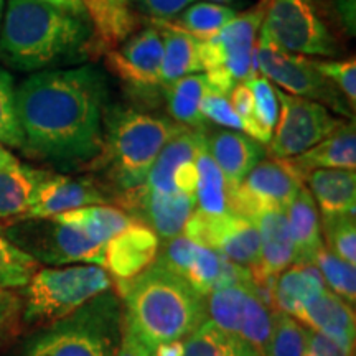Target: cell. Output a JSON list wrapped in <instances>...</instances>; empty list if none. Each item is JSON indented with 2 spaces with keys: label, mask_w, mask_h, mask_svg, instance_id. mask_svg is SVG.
I'll return each mask as SVG.
<instances>
[{
  "label": "cell",
  "mask_w": 356,
  "mask_h": 356,
  "mask_svg": "<svg viewBox=\"0 0 356 356\" xmlns=\"http://www.w3.org/2000/svg\"><path fill=\"white\" fill-rule=\"evenodd\" d=\"M200 113H202L204 121H211L218 126L228 129H239L244 132V124L239 115L231 108L228 96L220 95V92L210 91L208 88L207 95L203 96L202 104H200Z\"/></svg>",
  "instance_id": "obj_42"
},
{
  "label": "cell",
  "mask_w": 356,
  "mask_h": 356,
  "mask_svg": "<svg viewBox=\"0 0 356 356\" xmlns=\"http://www.w3.org/2000/svg\"><path fill=\"white\" fill-rule=\"evenodd\" d=\"M210 2H215V3H222V6H226V3H238L239 0H210Z\"/></svg>",
  "instance_id": "obj_51"
},
{
  "label": "cell",
  "mask_w": 356,
  "mask_h": 356,
  "mask_svg": "<svg viewBox=\"0 0 356 356\" xmlns=\"http://www.w3.org/2000/svg\"><path fill=\"white\" fill-rule=\"evenodd\" d=\"M315 68L323 74L341 95L348 101L351 109L356 102V60L355 56L348 60H314Z\"/></svg>",
  "instance_id": "obj_41"
},
{
  "label": "cell",
  "mask_w": 356,
  "mask_h": 356,
  "mask_svg": "<svg viewBox=\"0 0 356 356\" xmlns=\"http://www.w3.org/2000/svg\"><path fill=\"white\" fill-rule=\"evenodd\" d=\"M304 186V173L292 159H262L239 185L231 186L229 210L254 221L261 213L286 210Z\"/></svg>",
  "instance_id": "obj_11"
},
{
  "label": "cell",
  "mask_w": 356,
  "mask_h": 356,
  "mask_svg": "<svg viewBox=\"0 0 356 356\" xmlns=\"http://www.w3.org/2000/svg\"><path fill=\"white\" fill-rule=\"evenodd\" d=\"M222 254L213 251L210 248H204L200 244L197 254L184 275V279L190 284L195 292L202 297H207L216 289L218 277L221 273Z\"/></svg>",
  "instance_id": "obj_39"
},
{
  "label": "cell",
  "mask_w": 356,
  "mask_h": 356,
  "mask_svg": "<svg viewBox=\"0 0 356 356\" xmlns=\"http://www.w3.org/2000/svg\"><path fill=\"white\" fill-rule=\"evenodd\" d=\"M114 356H154V350L147 346L136 333H132L124 325L121 343H119Z\"/></svg>",
  "instance_id": "obj_46"
},
{
  "label": "cell",
  "mask_w": 356,
  "mask_h": 356,
  "mask_svg": "<svg viewBox=\"0 0 356 356\" xmlns=\"http://www.w3.org/2000/svg\"><path fill=\"white\" fill-rule=\"evenodd\" d=\"M284 213L296 246V262H314L317 252L323 248V236L318 208L307 186L297 191Z\"/></svg>",
  "instance_id": "obj_24"
},
{
  "label": "cell",
  "mask_w": 356,
  "mask_h": 356,
  "mask_svg": "<svg viewBox=\"0 0 356 356\" xmlns=\"http://www.w3.org/2000/svg\"><path fill=\"white\" fill-rule=\"evenodd\" d=\"M181 234L249 269L259 261L261 241L254 221L234 213L207 215L195 210Z\"/></svg>",
  "instance_id": "obj_13"
},
{
  "label": "cell",
  "mask_w": 356,
  "mask_h": 356,
  "mask_svg": "<svg viewBox=\"0 0 356 356\" xmlns=\"http://www.w3.org/2000/svg\"><path fill=\"white\" fill-rule=\"evenodd\" d=\"M257 40L293 55H338V44L314 0H269Z\"/></svg>",
  "instance_id": "obj_8"
},
{
  "label": "cell",
  "mask_w": 356,
  "mask_h": 356,
  "mask_svg": "<svg viewBox=\"0 0 356 356\" xmlns=\"http://www.w3.org/2000/svg\"><path fill=\"white\" fill-rule=\"evenodd\" d=\"M254 225L259 231L261 251L259 261L251 269L252 280L257 287L269 289L270 282L296 262V246L284 210L261 213L254 218Z\"/></svg>",
  "instance_id": "obj_18"
},
{
  "label": "cell",
  "mask_w": 356,
  "mask_h": 356,
  "mask_svg": "<svg viewBox=\"0 0 356 356\" xmlns=\"http://www.w3.org/2000/svg\"><path fill=\"white\" fill-rule=\"evenodd\" d=\"M122 327L118 300L108 291L40 338L29 356H114Z\"/></svg>",
  "instance_id": "obj_6"
},
{
  "label": "cell",
  "mask_w": 356,
  "mask_h": 356,
  "mask_svg": "<svg viewBox=\"0 0 356 356\" xmlns=\"http://www.w3.org/2000/svg\"><path fill=\"white\" fill-rule=\"evenodd\" d=\"M296 320L312 332L332 338L353 355L355 348V312L353 305L333 293L328 289L320 292L297 312Z\"/></svg>",
  "instance_id": "obj_19"
},
{
  "label": "cell",
  "mask_w": 356,
  "mask_h": 356,
  "mask_svg": "<svg viewBox=\"0 0 356 356\" xmlns=\"http://www.w3.org/2000/svg\"><path fill=\"white\" fill-rule=\"evenodd\" d=\"M38 264L0 228V289L25 287L38 270Z\"/></svg>",
  "instance_id": "obj_34"
},
{
  "label": "cell",
  "mask_w": 356,
  "mask_h": 356,
  "mask_svg": "<svg viewBox=\"0 0 356 356\" xmlns=\"http://www.w3.org/2000/svg\"><path fill=\"white\" fill-rule=\"evenodd\" d=\"M24 302L17 293L0 289V346L19 332Z\"/></svg>",
  "instance_id": "obj_43"
},
{
  "label": "cell",
  "mask_w": 356,
  "mask_h": 356,
  "mask_svg": "<svg viewBox=\"0 0 356 356\" xmlns=\"http://www.w3.org/2000/svg\"><path fill=\"white\" fill-rule=\"evenodd\" d=\"M48 170H38L24 163L0 170V220L22 218L32 207L35 195L48 177Z\"/></svg>",
  "instance_id": "obj_28"
},
{
  "label": "cell",
  "mask_w": 356,
  "mask_h": 356,
  "mask_svg": "<svg viewBox=\"0 0 356 356\" xmlns=\"http://www.w3.org/2000/svg\"><path fill=\"white\" fill-rule=\"evenodd\" d=\"M327 286L314 262H296L273 280L270 304L274 310L292 315L323 292Z\"/></svg>",
  "instance_id": "obj_22"
},
{
  "label": "cell",
  "mask_w": 356,
  "mask_h": 356,
  "mask_svg": "<svg viewBox=\"0 0 356 356\" xmlns=\"http://www.w3.org/2000/svg\"><path fill=\"white\" fill-rule=\"evenodd\" d=\"M269 0L238 13L208 42H200V61L210 91L228 96L238 83L252 79V51Z\"/></svg>",
  "instance_id": "obj_7"
},
{
  "label": "cell",
  "mask_w": 356,
  "mask_h": 356,
  "mask_svg": "<svg viewBox=\"0 0 356 356\" xmlns=\"http://www.w3.org/2000/svg\"><path fill=\"white\" fill-rule=\"evenodd\" d=\"M159 249V236L144 222L134 221L106 243L102 267L115 284L126 282L154 264Z\"/></svg>",
  "instance_id": "obj_17"
},
{
  "label": "cell",
  "mask_w": 356,
  "mask_h": 356,
  "mask_svg": "<svg viewBox=\"0 0 356 356\" xmlns=\"http://www.w3.org/2000/svg\"><path fill=\"white\" fill-rule=\"evenodd\" d=\"M204 140V131L185 127L184 131L178 132L173 139H170L160 150L159 157L155 159L152 168L149 170L145 181L142 185L150 190L163 191V193H172L178 191L173 184V178L180 165L185 162L195 160L200 145Z\"/></svg>",
  "instance_id": "obj_27"
},
{
  "label": "cell",
  "mask_w": 356,
  "mask_h": 356,
  "mask_svg": "<svg viewBox=\"0 0 356 356\" xmlns=\"http://www.w3.org/2000/svg\"><path fill=\"white\" fill-rule=\"evenodd\" d=\"M86 15L40 0H8L0 25V56L20 71H44L79 60L91 47Z\"/></svg>",
  "instance_id": "obj_2"
},
{
  "label": "cell",
  "mask_w": 356,
  "mask_h": 356,
  "mask_svg": "<svg viewBox=\"0 0 356 356\" xmlns=\"http://www.w3.org/2000/svg\"><path fill=\"white\" fill-rule=\"evenodd\" d=\"M310 330L284 312H274L273 335L266 356H307Z\"/></svg>",
  "instance_id": "obj_35"
},
{
  "label": "cell",
  "mask_w": 356,
  "mask_h": 356,
  "mask_svg": "<svg viewBox=\"0 0 356 356\" xmlns=\"http://www.w3.org/2000/svg\"><path fill=\"white\" fill-rule=\"evenodd\" d=\"M0 144L13 149L24 147V134L17 114V88L12 74L2 68H0Z\"/></svg>",
  "instance_id": "obj_37"
},
{
  "label": "cell",
  "mask_w": 356,
  "mask_h": 356,
  "mask_svg": "<svg viewBox=\"0 0 356 356\" xmlns=\"http://www.w3.org/2000/svg\"><path fill=\"white\" fill-rule=\"evenodd\" d=\"M257 73L277 84L287 95L304 97L330 108L333 113L350 118L351 106L341 92L315 68L314 60L280 51L261 40L254 47Z\"/></svg>",
  "instance_id": "obj_9"
},
{
  "label": "cell",
  "mask_w": 356,
  "mask_h": 356,
  "mask_svg": "<svg viewBox=\"0 0 356 356\" xmlns=\"http://www.w3.org/2000/svg\"><path fill=\"white\" fill-rule=\"evenodd\" d=\"M307 356H353L348 353L343 346H340L332 338L322 335V333L310 330L309 348H307Z\"/></svg>",
  "instance_id": "obj_45"
},
{
  "label": "cell",
  "mask_w": 356,
  "mask_h": 356,
  "mask_svg": "<svg viewBox=\"0 0 356 356\" xmlns=\"http://www.w3.org/2000/svg\"><path fill=\"white\" fill-rule=\"evenodd\" d=\"M184 356H259L239 337L220 330L210 320L202 323L185 338Z\"/></svg>",
  "instance_id": "obj_32"
},
{
  "label": "cell",
  "mask_w": 356,
  "mask_h": 356,
  "mask_svg": "<svg viewBox=\"0 0 356 356\" xmlns=\"http://www.w3.org/2000/svg\"><path fill=\"white\" fill-rule=\"evenodd\" d=\"M81 6L102 50H113L137 30L131 0H81Z\"/></svg>",
  "instance_id": "obj_23"
},
{
  "label": "cell",
  "mask_w": 356,
  "mask_h": 356,
  "mask_svg": "<svg viewBox=\"0 0 356 356\" xmlns=\"http://www.w3.org/2000/svg\"><path fill=\"white\" fill-rule=\"evenodd\" d=\"M314 264L318 267L325 280V286L335 296L355 305L356 302V270L355 266L322 248L315 256Z\"/></svg>",
  "instance_id": "obj_36"
},
{
  "label": "cell",
  "mask_w": 356,
  "mask_h": 356,
  "mask_svg": "<svg viewBox=\"0 0 356 356\" xmlns=\"http://www.w3.org/2000/svg\"><path fill=\"white\" fill-rule=\"evenodd\" d=\"M323 236L328 251L350 264L356 266V225L355 213L322 218Z\"/></svg>",
  "instance_id": "obj_38"
},
{
  "label": "cell",
  "mask_w": 356,
  "mask_h": 356,
  "mask_svg": "<svg viewBox=\"0 0 356 356\" xmlns=\"http://www.w3.org/2000/svg\"><path fill=\"white\" fill-rule=\"evenodd\" d=\"M3 6H6V0H0V25H2L3 19Z\"/></svg>",
  "instance_id": "obj_52"
},
{
  "label": "cell",
  "mask_w": 356,
  "mask_h": 356,
  "mask_svg": "<svg viewBox=\"0 0 356 356\" xmlns=\"http://www.w3.org/2000/svg\"><path fill=\"white\" fill-rule=\"evenodd\" d=\"M111 287V275L96 264L38 269L25 286L22 317L30 325L61 322Z\"/></svg>",
  "instance_id": "obj_5"
},
{
  "label": "cell",
  "mask_w": 356,
  "mask_h": 356,
  "mask_svg": "<svg viewBox=\"0 0 356 356\" xmlns=\"http://www.w3.org/2000/svg\"><path fill=\"white\" fill-rule=\"evenodd\" d=\"M154 356H184V341H168L155 346Z\"/></svg>",
  "instance_id": "obj_48"
},
{
  "label": "cell",
  "mask_w": 356,
  "mask_h": 356,
  "mask_svg": "<svg viewBox=\"0 0 356 356\" xmlns=\"http://www.w3.org/2000/svg\"><path fill=\"white\" fill-rule=\"evenodd\" d=\"M114 202L134 220L149 226L160 241H168L184 233L186 221L197 210L195 195L184 191L163 193L144 185L115 195Z\"/></svg>",
  "instance_id": "obj_14"
},
{
  "label": "cell",
  "mask_w": 356,
  "mask_h": 356,
  "mask_svg": "<svg viewBox=\"0 0 356 356\" xmlns=\"http://www.w3.org/2000/svg\"><path fill=\"white\" fill-rule=\"evenodd\" d=\"M163 42L162 56V88L168 83L202 73L200 42L170 20H152Z\"/></svg>",
  "instance_id": "obj_25"
},
{
  "label": "cell",
  "mask_w": 356,
  "mask_h": 356,
  "mask_svg": "<svg viewBox=\"0 0 356 356\" xmlns=\"http://www.w3.org/2000/svg\"><path fill=\"white\" fill-rule=\"evenodd\" d=\"M184 126L162 115L115 109L108 115L97 157L86 168L101 173L115 195L145 181L160 150Z\"/></svg>",
  "instance_id": "obj_4"
},
{
  "label": "cell",
  "mask_w": 356,
  "mask_h": 356,
  "mask_svg": "<svg viewBox=\"0 0 356 356\" xmlns=\"http://www.w3.org/2000/svg\"><path fill=\"white\" fill-rule=\"evenodd\" d=\"M15 163H19V160H17L15 155H13L6 145L0 144V170H2V168L15 165Z\"/></svg>",
  "instance_id": "obj_50"
},
{
  "label": "cell",
  "mask_w": 356,
  "mask_h": 356,
  "mask_svg": "<svg viewBox=\"0 0 356 356\" xmlns=\"http://www.w3.org/2000/svg\"><path fill=\"white\" fill-rule=\"evenodd\" d=\"M115 289L126 304L124 325L152 350L184 340L207 318L204 297L157 259Z\"/></svg>",
  "instance_id": "obj_3"
},
{
  "label": "cell",
  "mask_w": 356,
  "mask_h": 356,
  "mask_svg": "<svg viewBox=\"0 0 356 356\" xmlns=\"http://www.w3.org/2000/svg\"><path fill=\"white\" fill-rule=\"evenodd\" d=\"M246 84L251 89L254 97V118L257 126L264 131L267 136L273 137L275 122L279 118V101L275 95V88L267 78L257 74L256 78L249 79Z\"/></svg>",
  "instance_id": "obj_40"
},
{
  "label": "cell",
  "mask_w": 356,
  "mask_h": 356,
  "mask_svg": "<svg viewBox=\"0 0 356 356\" xmlns=\"http://www.w3.org/2000/svg\"><path fill=\"white\" fill-rule=\"evenodd\" d=\"M162 35L150 24L106 53V65L136 91L150 92L162 86Z\"/></svg>",
  "instance_id": "obj_15"
},
{
  "label": "cell",
  "mask_w": 356,
  "mask_h": 356,
  "mask_svg": "<svg viewBox=\"0 0 356 356\" xmlns=\"http://www.w3.org/2000/svg\"><path fill=\"white\" fill-rule=\"evenodd\" d=\"M40 2H47V3H51V6H55V7L65 8V10L79 13V15H86L83 10L81 0H40Z\"/></svg>",
  "instance_id": "obj_49"
},
{
  "label": "cell",
  "mask_w": 356,
  "mask_h": 356,
  "mask_svg": "<svg viewBox=\"0 0 356 356\" xmlns=\"http://www.w3.org/2000/svg\"><path fill=\"white\" fill-rule=\"evenodd\" d=\"M322 218L355 213L356 173L341 168H317L304 175Z\"/></svg>",
  "instance_id": "obj_21"
},
{
  "label": "cell",
  "mask_w": 356,
  "mask_h": 356,
  "mask_svg": "<svg viewBox=\"0 0 356 356\" xmlns=\"http://www.w3.org/2000/svg\"><path fill=\"white\" fill-rule=\"evenodd\" d=\"M51 220L76 226L92 241L104 244V246L109 239H113L115 234H119L131 222L136 221L121 208L111 207V204H89V207L78 208V210L61 213V215L53 216Z\"/></svg>",
  "instance_id": "obj_30"
},
{
  "label": "cell",
  "mask_w": 356,
  "mask_h": 356,
  "mask_svg": "<svg viewBox=\"0 0 356 356\" xmlns=\"http://www.w3.org/2000/svg\"><path fill=\"white\" fill-rule=\"evenodd\" d=\"M236 15L238 12L229 6L200 2L191 3L170 22L190 33L193 38H197L198 42H208V40L215 38Z\"/></svg>",
  "instance_id": "obj_33"
},
{
  "label": "cell",
  "mask_w": 356,
  "mask_h": 356,
  "mask_svg": "<svg viewBox=\"0 0 356 356\" xmlns=\"http://www.w3.org/2000/svg\"><path fill=\"white\" fill-rule=\"evenodd\" d=\"M113 197L91 177L48 173L35 195L32 207L19 220H48L89 204H108Z\"/></svg>",
  "instance_id": "obj_16"
},
{
  "label": "cell",
  "mask_w": 356,
  "mask_h": 356,
  "mask_svg": "<svg viewBox=\"0 0 356 356\" xmlns=\"http://www.w3.org/2000/svg\"><path fill=\"white\" fill-rule=\"evenodd\" d=\"M340 13L346 29L351 35H355V0H340Z\"/></svg>",
  "instance_id": "obj_47"
},
{
  "label": "cell",
  "mask_w": 356,
  "mask_h": 356,
  "mask_svg": "<svg viewBox=\"0 0 356 356\" xmlns=\"http://www.w3.org/2000/svg\"><path fill=\"white\" fill-rule=\"evenodd\" d=\"M279 118L267 152L273 159H293L317 145L345 121L318 102L275 89Z\"/></svg>",
  "instance_id": "obj_12"
},
{
  "label": "cell",
  "mask_w": 356,
  "mask_h": 356,
  "mask_svg": "<svg viewBox=\"0 0 356 356\" xmlns=\"http://www.w3.org/2000/svg\"><path fill=\"white\" fill-rule=\"evenodd\" d=\"M195 165H197V210L207 215H225L231 213L229 210V195L231 186L226 181L225 175L216 165L215 160L208 154L207 145H200L197 157H195Z\"/></svg>",
  "instance_id": "obj_31"
},
{
  "label": "cell",
  "mask_w": 356,
  "mask_h": 356,
  "mask_svg": "<svg viewBox=\"0 0 356 356\" xmlns=\"http://www.w3.org/2000/svg\"><path fill=\"white\" fill-rule=\"evenodd\" d=\"M6 234L22 251L30 254L37 262L44 264H96L102 267L104 261V244L92 241L89 236L76 226L48 220H25Z\"/></svg>",
  "instance_id": "obj_10"
},
{
  "label": "cell",
  "mask_w": 356,
  "mask_h": 356,
  "mask_svg": "<svg viewBox=\"0 0 356 356\" xmlns=\"http://www.w3.org/2000/svg\"><path fill=\"white\" fill-rule=\"evenodd\" d=\"M108 83L92 65L44 70L17 88V114L30 157L53 167L86 168L101 152Z\"/></svg>",
  "instance_id": "obj_1"
},
{
  "label": "cell",
  "mask_w": 356,
  "mask_h": 356,
  "mask_svg": "<svg viewBox=\"0 0 356 356\" xmlns=\"http://www.w3.org/2000/svg\"><path fill=\"white\" fill-rule=\"evenodd\" d=\"M195 0H131L134 12H140L142 15L152 20H172Z\"/></svg>",
  "instance_id": "obj_44"
},
{
  "label": "cell",
  "mask_w": 356,
  "mask_h": 356,
  "mask_svg": "<svg viewBox=\"0 0 356 356\" xmlns=\"http://www.w3.org/2000/svg\"><path fill=\"white\" fill-rule=\"evenodd\" d=\"M293 163L304 173L317 168H341L355 170L356 168V129L355 119L343 122L330 136L320 140L317 145L305 150L304 154L293 157Z\"/></svg>",
  "instance_id": "obj_26"
},
{
  "label": "cell",
  "mask_w": 356,
  "mask_h": 356,
  "mask_svg": "<svg viewBox=\"0 0 356 356\" xmlns=\"http://www.w3.org/2000/svg\"><path fill=\"white\" fill-rule=\"evenodd\" d=\"M204 145L229 186L241 184L267 154L264 144L248 134L234 131H216L210 136L204 134Z\"/></svg>",
  "instance_id": "obj_20"
},
{
  "label": "cell",
  "mask_w": 356,
  "mask_h": 356,
  "mask_svg": "<svg viewBox=\"0 0 356 356\" xmlns=\"http://www.w3.org/2000/svg\"><path fill=\"white\" fill-rule=\"evenodd\" d=\"M208 91L204 73H195L163 86L167 111L172 121L188 129L204 131V119L200 113L203 96Z\"/></svg>",
  "instance_id": "obj_29"
}]
</instances>
